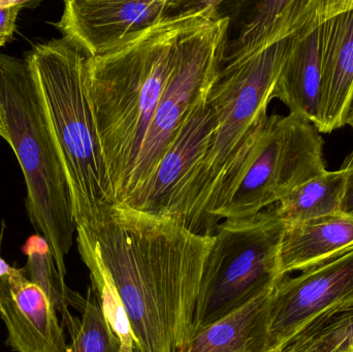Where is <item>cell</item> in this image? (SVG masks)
<instances>
[{"label":"cell","mask_w":353,"mask_h":352,"mask_svg":"<svg viewBox=\"0 0 353 352\" xmlns=\"http://www.w3.org/2000/svg\"><path fill=\"white\" fill-rule=\"evenodd\" d=\"M230 18L219 6L191 27L181 39L173 72L130 176L125 202L142 187L195 110L205 103L221 72Z\"/></svg>","instance_id":"cell-7"},{"label":"cell","mask_w":353,"mask_h":352,"mask_svg":"<svg viewBox=\"0 0 353 352\" xmlns=\"http://www.w3.org/2000/svg\"><path fill=\"white\" fill-rule=\"evenodd\" d=\"M12 268V267L10 266V265L0 256V278L10 274Z\"/></svg>","instance_id":"cell-25"},{"label":"cell","mask_w":353,"mask_h":352,"mask_svg":"<svg viewBox=\"0 0 353 352\" xmlns=\"http://www.w3.org/2000/svg\"><path fill=\"white\" fill-rule=\"evenodd\" d=\"M353 349V301L338 304L303 327L279 352H344Z\"/></svg>","instance_id":"cell-20"},{"label":"cell","mask_w":353,"mask_h":352,"mask_svg":"<svg viewBox=\"0 0 353 352\" xmlns=\"http://www.w3.org/2000/svg\"><path fill=\"white\" fill-rule=\"evenodd\" d=\"M344 125L350 126L353 130V89L344 112L343 119H342V126Z\"/></svg>","instance_id":"cell-24"},{"label":"cell","mask_w":353,"mask_h":352,"mask_svg":"<svg viewBox=\"0 0 353 352\" xmlns=\"http://www.w3.org/2000/svg\"><path fill=\"white\" fill-rule=\"evenodd\" d=\"M220 1H188L103 55L87 57L85 84L118 203L175 66L179 45Z\"/></svg>","instance_id":"cell-2"},{"label":"cell","mask_w":353,"mask_h":352,"mask_svg":"<svg viewBox=\"0 0 353 352\" xmlns=\"http://www.w3.org/2000/svg\"><path fill=\"white\" fill-rule=\"evenodd\" d=\"M352 301L353 244L275 285L270 296L267 352H279L313 318Z\"/></svg>","instance_id":"cell-9"},{"label":"cell","mask_w":353,"mask_h":352,"mask_svg":"<svg viewBox=\"0 0 353 352\" xmlns=\"http://www.w3.org/2000/svg\"><path fill=\"white\" fill-rule=\"evenodd\" d=\"M334 0H317L300 26L288 37L272 101L300 114L319 127L321 95V28Z\"/></svg>","instance_id":"cell-12"},{"label":"cell","mask_w":353,"mask_h":352,"mask_svg":"<svg viewBox=\"0 0 353 352\" xmlns=\"http://www.w3.org/2000/svg\"><path fill=\"white\" fill-rule=\"evenodd\" d=\"M187 3L181 0H68L61 18L52 24L87 57H97L176 14Z\"/></svg>","instance_id":"cell-10"},{"label":"cell","mask_w":353,"mask_h":352,"mask_svg":"<svg viewBox=\"0 0 353 352\" xmlns=\"http://www.w3.org/2000/svg\"><path fill=\"white\" fill-rule=\"evenodd\" d=\"M214 130L215 116L207 101L181 128L146 183L122 204L175 220L181 196L205 159Z\"/></svg>","instance_id":"cell-11"},{"label":"cell","mask_w":353,"mask_h":352,"mask_svg":"<svg viewBox=\"0 0 353 352\" xmlns=\"http://www.w3.org/2000/svg\"><path fill=\"white\" fill-rule=\"evenodd\" d=\"M344 352H353V349H348L347 351H344Z\"/></svg>","instance_id":"cell-26"},{"label":"cell","mask_w":353,"mask_h":352,"mask_svg":"<svg viewBox=\"0 0 353 352\" xmlns=\"http://www.w3.org/2000/svg\"><path fill=\"white\" fill-rule=\"evenodd\" d=\"M48 296L12 267L0 278V316L16 352H65L64 327Z\"/></svg>","instance_id":"cell-13"},{"label":"cell","mask_w":353,"mask_h":352,"mask_svg":"<svg viewBox=\"0 0 353 352\" xmlns=\"http://www.w3.org/2000/svg\"><path fill=\"white\" fill-rule=\"evenodd\" d=\"M284 231L273 206L218 225L199 282L192 335L273 291L283 278L279 251Z\"/></svg>","instance_id":"cell-6"},{"label":"cell","mask_w":353,"mask_h":352,"mask_svg":"<svg viewBox=\"0 0 353 352\" xmlns=\"http://www.w3.org/2000/svg\"><path fill=\"white\" fill-rule=\"evenodd\" d=\"M91 284L128 352H182L213 236L118 203L76 225Z\"/></svg>","instance_id":"cell-1"},{"label":"cell","mask_w":353,"mask_h":352,"mask_svg":"<svg viewBox=\"0 0 353 352\" xmlns=\"http://www.w3.org/2000/svg\"><path fill=\"white\" fill-rule=\"evenodd\" d=\"M65 352H128L99 303L92 284L88 287L82 320Z\"/></svg>","instance_id":"cell-21"},{"label":"cell","mask_w":353,"mask_h":352,"mask_svg":"<svg viewBox=\"0 0 353 352\" xmlns=\"http://www.w3.org/2000/svg\"><path fill=\"white\" fill-rule=\"evenodd\" d=\"M0 134L26 183L27 214L51 248L65 279V256L76 233L72 194L52 134L43 96L26 60L0 53Z\"/></svg>","instance_id":"cell-3"},{"label":"cell","mask_w":353,"mask_h":352,"mask_svg":"<svg viewBox=\"0 0 353 352\" xmlns=\"http://www.w3.org/2000/svg\"><path fill=\"white\" fill-rule=\"evenodd\" d=\"M321 132L304 116H269L259 151L220 220L254 216L325 173Z\"/></svg>","instance_id":"cell-8"},{"label":"cell","mask_w":353,"mask_h":352,"mask_svg":"<svg viewBox=\"0 0 353 352\" xmlns=\"http://www.w3.org/2000/svg\"><path fill=\"white\" fill-rule=\"evenodd\" d=\"M317 0H273L256 3L238 37L228 41L222 68H232L290 37Z\"/></svg>","instance_id":"cell-16"},{"label":"cell","mask_w":353,"mask_h":352,"mask_svg":"<svg viewBox=\"0 0 353 352\" xmlns=\"http://www.w3.org/2000/svg\"><path fill=\"white\" fill-rule=\"evenodd\" d=\"M353 244V217L340 212L285 225L279 251L282 277L303 271Z\"/></svg>","instance_id":"cell-15"},{"label":"cell","mask_w":353,"mask_h":352,"mask_svg":"<svg viewBox=\"0 0 353 352\" xmlns=\"http://www.w3.org/2000/svg\"><path fill=\"white\" fill-rule=\"evenodd\" d=\"M343 167L346 171V188L342 200L341 212L353 217V159Z\"/></svg>","instance_id":"cell-23"},{"label":"cell","mask_w":353,"mask_h":352,"mask_svg":"<svg viewBox=\"0 0 353 352\" xmlns=\"http://www.w3.org/2000/svg\"><path fill=\"white\" fill-rule=\"evenodd\" d=\"M346 171H327L294 188L275 205L276 213L285 225L303 222L341 212L345 194Z\"/></svg>","instance_id":"cell-19"},{"label":"cell","mask_w":353,"mask_h":352,"mask_svg":"<svg viewBox=\"0 0 353 352\" xmlns=\"http://www.w3.org/2000/svg\"><path fill=\"white\" fill-rule=\"evenodd\" d=\"M288 39L232 68H221L208 99L215 130L201 167L185 188L175 216L196 235L213 236L214 209L220 189L241 165L238 161L253 132L269 117L268 107L285 54Z\"/></svg>","instance_id":"cell-5"},{"label":"cell","mask_w":353,"mask_h":352,"mask_svg":"<svg viewBox=\"0 0 353 352\" xmlns=\"http://www.w3.org/2000/svg\"><path fill=\"white\" fill-rule=\"evenodd\" d=\"M271 293L194 333L182 352H267Z\"/></svg>","instance_id":"cell-17"},{"label":"cell","mask_w":353,"mask_h":352,"mask_svg":"<svg viewBox=\"0 0 353 352\" xmlns=\"http://www.w3.org/2000/svg\"><path fill=\"white\" fill-rule=\"evenodd\" d=\"M353 89V0H334L321 28V120L317 130L342 127Z\"/></svg>","instance_id":"cell-14"},{"label":"cell","mask_w":353,"mask_h":352,"mask_svg":"<svg viewBox=\"0 0 353 352\" xmlns=\"http://www.w3.org/2000/svg\"><path fill=\"white\" fill-rule=\"evenodd\" d=\"M22 252L27 256L26 265L21 268L23 274L48 296L57 313L61 315L63 327L70 335L74 334L80 320L72 315L70 307L82 312L86 299L66 285L65 279L62 278L56 266L51 248L43 236L31 235L23 245Z\"/></svg>","instance_id":"cell-18"},{"label":"cell","mask_w":353,"mask_h":352,"mask_svg":"<svg viewBox=\"0 0 353 352\" xmlns=\"http://www.w3.org/2000/svg\"><path fill=\"white\" fill-rule=\"evenodd\" d=\"M86 58L64 37L37 43L25 56L68 178L76 225L118 204L87 94Z\"/></svg>","instance_id":"cell-4"},{"label":"cell","mask_w":353,"mask_h":352,"mask_svg":"<svg viewBox=\"0 0 353 352\" xmlns=\"http://www.w3.org/2000/svg\"><path fill=\"white\" fill-rule=\"evenodd\" d=\"M29 4L25 0H0V48L14 41L19 14Z\"/></svg>","instance_id":"cell-22"},{"label":"cell","mask_w":353,"mask_h":352,"mask_svg":"<svg viewBox=\"0 0 353 352\" xmlns=\"http://www.w3.org/2000/svg\"><path fill=\"white\" fill-rule=\"evenodd\" d=\"M2 132V128H1V124H0V134H1Z\"/></svg>","instance_id":"cell-27"}]
</instances>
